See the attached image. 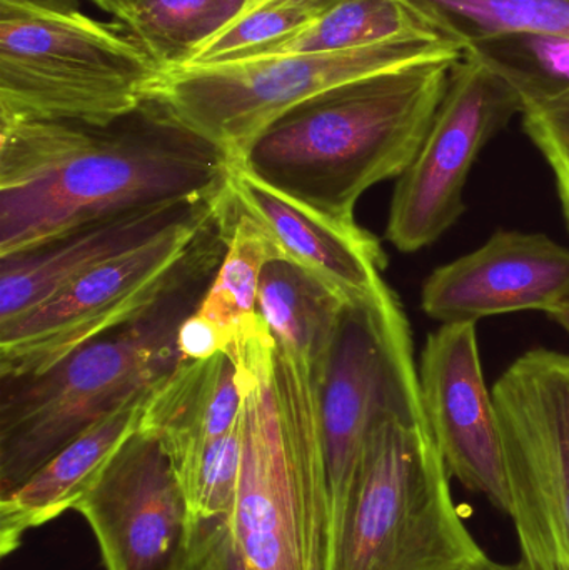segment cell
Returning a JSON list of instances; mask_svg holds the SVG:
<instances>
[{
    "label": "cell",
    "mask_w": 569,
    "mask_h": 570,
    "mask_svg": "<svg viewBox=\"0 0 569 570\" xmlns=\"http://www.w3.org/2000/svg\"><path fill=\"white\" fill-rule=\"evenodd\" d=\"M234 163L154 96L109 124L0 126V256L139 207L216 199Z\"/></svg>",
    "instance_id": "6da1fadb"
},
{
    "label": "cell",
    "mask_w": 569,
    "mask_h": 570,
    "mask_svg": "<svg viewBox=\"0 0 569 570\" xmlns=\"http://www.w3.org/2000/svg\"><path fill=\"white\" fill-rule=\"evenodd\" d=\"M229 352L244 382L243 458L229 521L237 549L251 570H331L333 502L316 377L276 351L259 314Z\"/></svg>",
    "instance_id": "7a4b0ae2"
},
{
    "label": "cell",
    "mask_w": 569,
    "mask_h": 570,
    "mask_svg": "<svg viewBox=\"0 0 569 570\" xmlns=\"http://www.w3.org/2000/svg\"><path fill=\"white\" fill-rule=\"evenodd\" d=\"M461 57L411 63L317 94L267 126L236 166L304 206L356 220L361 196L400 179L416 159Z\"/></svg>",
    "instance_id": "3957f363"
},
{
    "label": "cell",
    "mask_w": 569,
    "mask_h": 570,
    "mask_svg": "<svg viewBox=\"0 0 569 570\" xmlns=\"http://www.w3.org/2000/svg\"><path fill=\"white\" fill-rule=\"evenodd\" d=\"M224 254L214 214L159 301L40 374L0 379V495L97 422L146 399L176 368L180 325L199 307Z\"/></svg>",
    "instance_id": "277c9868"
},
{
    "label": "cell",
    "mask_w": 569,
    "mask_h": 570,
    "mask_svg": "<svg viewBox=\"0 0 569 570\" xmlns=\"http://www.w3.org/2000/svg\"><path fill=\"white\" fill-rule=\"evenodd\" d=\"M430 422L383 419L366 435L331 570H464L484 551L451 494Z\"/></svg>",
    "instance_id": "5b68a950"
},
{
    "label": "cell",
    "mask_w": 569,
    "mask_h": 570,
    "mask_svg": "<svg viewBox=\"0 0 569 570\" xmlns=\"http://www.w3.org/2000/svg\"><path fill=\"white\" fill-rule=\"evenodd\" d=\"M164 76L119 22L82 12L0 17V126H102L156 96Z\"/></svg>",
    "instance_id": "8992f818"
},
{
    "label": "cell",
    "mask_w": 569,
    "mask_h": 570,
    "mask_svg": "<svg viewBox=\"0 0 569 570\" xmlns=\"http://www.w3.org/2000/svg\"><path fill=\"white\" fill-rule=\"evenodd\" d=\"M463 53L464 46L441 33H408L360 49L271 53L219 66L184 67L164 76L156 96L236 164L267 126L317 94Z\"/></svg>",
    "instance_id": "52a82bcc"
},
{
    "label": "cell",
    "mask_w": 569,
    "mask_h": 570,
    "mask_svg": "<svg viewBox=\"0 0 569 570\" xmlns=\"http://www.w3.org/2000/svg\"><path fill=\"white\" fill-rule=\"evenodd\" d=\"M317 407L333 502V539L366 435L383 419L428 422L410 322L390 287L341 312Z\"/></svg>",
    "instance_id": "ba28073f"
},
{
    "label": "cell",
    "mask_w": 569,
    "mask_h": 570,
    "mask_svg": "<svg viewBox=\"0 0 569 570\" xmlns=\"http://www.w3.org/2000/svg\"><path fill=\"white\" fill-rule=\"evenodd\" d=\"M491 392L520 562L569 570V354L527 352Z\"/></svg>",
    "instance_id": "9c48e42d"
},
{
    "label": "cell",
    "mask_w": 569,
    "mask_h": 570,
    "mask_svg": "<svg viewBox=\"0 0 569 570\" xmlns=\"http://www.w3.org/2000/svg\"><path fill=\"white\" fill-rule=\"evenodd\" d=\"M214 214L216 206L90 271L29 314L0 325V379L40 374L159 301L183 273L194 243Z\"/></svg>",
    "instance_id": "30bf717a"
},
{
    "label": "cell",
    "mask_w": 569,
    "mask_h": 570,
    "mask_svg": "<svg viewBox=\"0 0 569 570\" xmlns=\"http://www.w3.org/2000/svg\"><path fill=\"white\" fill-rule=\"evenodd\" d=\"M521 112L514 87L478 50L464 49L423 146L394 189L386 239L398 250L418 253L458 223L474 160Z\"/></svg>",
    "instance_id": "8fae6325"
},
{
    "label": "cell",
    "mask_w": 569,
    "mask_h": 570,
    "mask_svg": "<svg viewBox=\"0 0 569 570\" xmlns=\"http://www.w3.org/2000/svg\"><path fill=\"white\" fill-rule=\"evenodd\" d=\"M72 511L92 529L106 570H189L196 519L156 438L137 429Z\"/></svg>",
    "instance_id": "7c38bea8"
},
{
    "label": "cell",
    "mask_w": 569,
    "mask_h": 570,
    "mask_svg": "<svg viewBox=\"0 0 569 570\" xmlns=\"http://www.w3.org/2000/svg\"><path fill=\"white\" fill-rule=\"evenodd\" d=\"M420 384L424 414L451 478L510 514L503 442L474 322L443 324L428 335Z\"/></svg>",
    "instance_id": "4fadbf2b"
},
{
    "label": "cell",
    "mask_w": 569,
    "mask_h": 570,
    "mask_svg": "<svg viewBox=\"0 0 569 570\" xmlns=\"http://www.w3.org/2000/svg\"><path fill=\"white\" fill-rule=\"evenodd\" d=\"M569 297V249L545 234L498 230L480 249L431 273L421 291L428 317L443 324L550 311Z\"/></svg>",
    "instance_id": "5bb4252c"
},
{
    "label": "cell",
    "mask_w": 569,
    "mask_h": 570,
    "mask_svg": "<svg viewBox=\"0 0 569 570\" xmlns=\"http://www.w3.org/2000/svg\"><path fill=\"white\" fill-rule=\"evenodd\" d=\"M216 200H180L126 210L0 256V325L29 314L90 271L209 213Z\"/></svg>",
    "instance_id": "9a60e30c"
},
{
    "label": "cell",
    "mask_w": 569,
    "mask_h": 570,
    "mask_svg": "<svg viewBox=\"0 0 569 570\" xmlns=\"http://www.w3.org/2000/svg\"><path fill=\"white\" fill-rule=\"evenodd\" d=\"M227 203L266 236L274 257L291 261L336 287L347 298L386 287L387 256L377 237L356 220H341L304 206L234 164L224 190Z\"/></svg>",
    "instance_id": "2e32d148"
},
{
    "label": "cell",
    "mask_w": 569,
    "mask_h": 570,
    "mask_svg": "<svg viewBox=\"0 0 569 570\" xmlns=\"http://www.w3.org/2000/svg\"><path fill=\"white\" fill-rule=\"evenodd\" d=\"M243 402V375L229 351L179 361L144 401L139 429L159 441L183 481L204 451L236 424Z\"/></svg>",
    "instance_id": "e0dca14e"
},
{
    "label": "cell",
    "mask_w": 569,
    "mask_h": 570,
    "mask_svg": "<svg viewBox=\"0 0 569 570\" xmlns=\"http://www.w3.org/2000/svg\"><path fill=\"white\" fill-rule=\"evenodd\" d=\"M144 401L133 402L87 429L9 494L0 495V554L19 549L23 535L70 511L100 469L139 429Z\"/></svg>",
    "instance_id": "ac0fdd59"
},
{
    "label": "cell",
    "mask_w": 569,
    "mask_h": 570,
    "mask_svg": "<svg viewBox=\"0 0 569 570\" xmlns=\"http://www.w3.org/2000/svg\"><path fill=\"white\" fill-rule=\"evenodd\" d=\"M347 301L346 295L316 274L274 257L261 279L257 314L276 351L307 365L320 382Z\"/></svg>",
    "instance_id": "d6986e66"
},
{
    "label": "cell",
    "mask_w": 569,
    "mask_h": 570,
    "mask_svg": "<svg viewBox=\"0 0 569 570\" xmlns=\"http://www.w3.org/2000/svg\"><path fill=\"white\" fill-rule=\"evenodd\" d=\"M428 29L477 46L520 33L569 37V0H401Z\"/></svg>",
    "instance_id": "ffe728a7"
},
{
    "label": "cell",
    "mask_w": 569,
    "mask_h": 570,
    "mask_svg": "<svg viewBox=\"0 0 569 570\" xmlns=\"http://www.w3.org/2000/svg\"><path fill=\"white\" fill-rule=\"evenodd\" d=\"M249 0H130L117 22L164 72L189 62L197 49L236 19Z\"/></svg>",
    "instance_id": "44dd1931"
},
{
    "label": "cell",
    "mask_w": 569,
    "mask_h": 570,
    "mask_svg": "<svg viewBox=\"0 0 569 570\" xmlns=\"http://www.w3.org/2000/svg\"><path fill=\"white\" fill-rule=\"evenodd\" d=\"M216 214L226 236V254L197 312L236 338L257 314L261 279L274 253L263 230L237 213L224 193L217 199Z\"/></svg>",
    "instance_id": "7402d4cb"
},
{
    "label": "cell",
    "mask_w": 569,
    "mask_h": 570,
    "mask_svg": "<svg viewBox=\"0 0 569 570\" xmlns=\"http://www.w3.org/2000/svg\"><path fill=\"white\" fill-rule=\"evenodd\" d=\"M416 32L433 30L401 0H337L271 53L360 49Z\"/></svg>",
    "instance_id": "603a6c76"
},
{
    "label": "cell",
    "mask_w": 569,
    "mask_h": 570,
    "mask_svg": "<svg viewBox=\"0 0 569 570\" xmlns=\"http://www.w3.org/2000/svg\"><path fill=\"white\" fill-rule=\"evenodd\" d=\"M474 49L514 87L521 104L569 87V37L520 33L467 47Z\"/></svg>",
    "instance_id": "cb8c5ba5"
},
{
    "label": "cell",
    "mask_w": 569,
    "mask_h": 570,
    "mask_svg": "<svg viewBox=\"0 0 569 570\" xmlns=\"http://www.w3.org/2000/svg\"><path fill=\"white\" fill-rule=\"evenodd\" d=\"M313 19V13L283 3L249 7L204 42L184 67L219 66L267 56Z\"/></svg>",
    "instance_id": "d4e9b609"
},
{
    "label": "cell",
    "mask_w": 569,
    "mask_h": 570,
    "mask_svg": "<svg viewBox=\"0 0 569 570\" xmlns=\"http://www.w3.org/2000/svg\"><path fill=\"white\" fill-rule=\"evenodd\" d=\"M243 411L236 424L204 451L193 471L180 481L196 521L224 519L229 522L236 508L243 458Z\"/></svg>",
    "instance_id": "484cf974"
},
{
    "label": "cell",
    "mask_w": 569,
    "mask_h": 570,
    "mask_svg": "<svg viewBox=\"0 0 569 570\" xmlns=\"http://www.w3.org/2000/svg\"><path fill=\"white\" fill-rule=\"evenodd\" d=\"M523 129L550 166L569 230V87L523 104Z\"/></svg>",
    "instance_id": "4316f807"
},
{
    "label": "cell",
    "mask_w": 569,
    "mask_h": 570,
    "mask_svg": "<svg viewBox=\"0 0 569 570\" xmlns=\"http://www.w3.org/2000/svg\"><path fill=\"white\" fill-rule=\"evenodd\" d=\"M189 570H251L237 549L229 522L196 521Z\"/></svg>",
    "instance_id": "83f0119b"
},
{
    "label": "cell",
    "mask_w": 569,
    "mask_h": 570,
    "mask_svg": "<svg viewBox=\"0 0 569 570\" xmlns=\"http://www.w3.org/2000/svg\"><path fill=\"white\" fill-rule=\"evenodd\" d=\"M234 341L220 325L196 311L180 325L177 347L180 361H203L227 352Z\"/></svg>",
    "instance_id": "f1b7e54d"
},
{
    "label": "cell",
    "mask_w": 569,
    "mask_h": 570,
    "mask_svg": "<svg viewBox=\"0 0 569 570\" xmlns=\"http://www.w3.org/2000/svg\"><path fill=\"white\" fill-rule=\"evenodd\" d=\"M80 12V0H0V17L69 16Z\"/></svg>",
    "instance_id": "f546056e"
},
{
    "label": "cell",
    "mask_w": 569,
    "mask_h": 570,
    "mask_svg": "<svg viewBox=\"0 0 569 570\" xmlns=\"http://www.w3.org/2000/svg\"><path fill=\"white\" fill-rule=\"evenodd\" d=\"M336 2L337 0H249L246 9H249V7L267 6V3H283V6L300 7V9L317 17Z\"/></svg>",
    "instance_id": "4dcf8cb0"
},
{
    "label": "cell",
    "mask_w": 569,
    "mask_h": 570,
    "mask_svg": "<svg viewBox=\"0 0 569 570\" xmlns=\"http://www.w3.org/2000/svg\"><path fill=\"white\" fill-rule=\"evenodd\" d=\"M547 314L569 334V297L561 301L560 304L553 305Z\"/></svg>",
    "instance_id": "1f68e13d"
},
{
    "label": "cell",
    "mask_w": 569,
    "mask_h": 570,
    "mask_svg": "<svg viewBox=\"0 0 569 570\" xmlns=\"http://www.w3.org/2000/svg\"><path fill=\"white\" fill-rule=\"evenodd\" d=\"M474 570H527V568H524L520 561L514 562V564H501V562H494L493 559L484 556V558L478 562Z\"/></svg>",
    "instance_id": "d6a6232c"
},
{
    "label": "cell",
    "mask_w": 569,
    "mask_h": 570,
    "mask_svg": "<svg viewBox=\"0 0 569 570\" xmlns=\"http://www.w3.org/2000/svg\"><path fill=\"white\" fill-rule=\"evenodd\" d=\"M92 2H96L100 9L107 10V12L116 16V13H119L120 10L130 2V0H92Z\"/></svg>",
    "instance_id": "836d02e7"
},
{
    "label": "cell",
    "mask_w": 569,
    "mask_h": 570,
    "mask_svg": "<svg viewBox=\"0 0 569 570\" xmlns=\"http://www.w3.org/2000/svg\"><path fill=\"white\" fill-rule=\"evenodd\" d=\"M477 564H478V562H477ZM477 564L471 566V568H468V569H464V570H474V568H477Z\"/></svg>",
    "instance_id": "e575fe53"
}]
</instances>
